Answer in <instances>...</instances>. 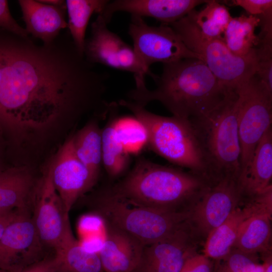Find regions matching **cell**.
I'll list each match as a JSON object with an SVG mask.
<instances>
[{
    "instance_id": "1",
    "label": "cell",
    "mask_w": 272,
    "mask_h": 272,
    "mask_svg": "<svg viewBox=\"0 0 272 272\" xmlns=\"http://www.w3.org/2000/svg\"><path fill=\"white\" fill-rule=\"evenodd\" d=\"M134 79L135 87L127 95L129 100L145 107L159 101L173 116L189 121L212 111L230 92L197 58L163 64L161 75L153 78L156 88L152 90L147 88L145 78L135 76Z\"/></svg>"
},
{
    "instance_id": "2",
    "label": "cell",
    "mask_w": 272,
    "mask_h": 272,
    "mask_svg": "<svg viewBox=\"0 0 272 272\" xmlns=\"http://www.w3.org/2000/svg\"><path fill=\"white\" fill-rule=\"evenodd\" d=\"M211 180L191 172H186L140 158L132 169L111 186L127 201L155 209L184 212Z\"/></svg>"
},
{
    "instance_id": "3",
    "label": "cell",
    "mask_w": 272,
    "mask_h": 272,
    "mask_svg": "<svg viewBox=\"0 0 272 272\" xmlns=\"http://www.w3.org/2000/svg\"><path fill=\"white\" fill-rule=\"evenodd\" d=\"M117 103L129 110L142 124L147 143L155 153L193 173L211 179L203 149L189 120L156 114L129 100L121 99Z\"/></svg>"
},
{
    "instance_id": "4",
    "label": "cell",
    "mask_w": 272,
    "mask_h": 272,
    "mask_svg": "<svg viewBox=\"0 0 272 272\" xmlns=\"http://www.w3.org/2000/svg\"><path fill=\"white\" fill-rule=\"evenodd\" d=\"M238 94L229 92L212 111L189 121L203 149L213 179L239 174L241 148L238 133Z\"/></svg>"
},
{
    "instance_id": "5",
    "label": "cell",
    "mask_w": 272,
    "mask_h": 272,
    "mask_svg": "<svg viewBox=\"0 0 272 272\" xmlns=\"http://www.w3.org/2000/svg\"><path fill=\"white\" fill-rule=\"evenodd\" d=\"M96 208L106 224L126 233L144 246L188 226L186 212L161 210L131 203L116 194L111 186L98 194Z\"/></svg>"
},
{
    "instance_id": "6",
    "label": "cell",
    "mask_w": 272,
    "mask_h": 272,
    "mask_svg": "<svg viewBox=\"0 0 272 272\" xmlns=\"http://www.w3.org/2000/svg\"><path fill=\"white\" fill-rule=\"evenodd\" d=\"M186 46L198 55L222 85L236 91L255 75L256 50L245 56L234 54L223 40L202 36L186 16L169 24Z\"/></svg>"
},
{
    "instance_id": "7",
    "label": "cell",
    "mask_w": 272,
    "mask_h": 272,
    "mask_svg": "<svg viewBox=\"0 0 272 272\" xmlns=\"http://www.w3.org/2000/svg\"><path fill=\"white\" fill-rule=\"evenodd\" d=\"M237 91L241 171L249 162L264 133L271 126L272 93L255 74Z\"/></svg>"
},
{
    "instance_id": "8",
    "label": "cell",
    "mask_w": 272,
    "mask_h": 272,
    "mask_svg": "<svg viewBox=\"0 0 272 272\" xmlns=\"http://www.w3.org/2000/svg\"><path fill=\"white\" fill-rule=\"evenodd\" d=\"M128 33L138 58L148 71L156 62L163 64L186 58L201 60L198 55L186 46L169 25L150 26L143 18L131 16Z\"/></svg>"
},
{
    "instance_id": "9",
    "label": "cell",
    "mask_w": 272,
    "mask_h": 272,
    "mask_svg": "<svg viewBox=\"0 0 272 272\" xmlns=\"http://www.w3.org/2000/svg\"><path fill=\"white\" fill-rule=\"evenodd\" d=\"M242 200L235 178L212 180L188 206L187 223L207 236L229 218Z\"/></svg>"
},
{
    "instance_id": "10",
    "label": "cell",
    "mask_w": 272,
    "mask_h": 272,
    "mask_svg": "<svg viewBox=\"0 0 272 272\" xmlns=\"http://www.w3.org/2000/svg\"><path fill=\"white\" fill-rule=\"evenodd\" d=\"M108 24L100 15L92 23L89 37L86 39L84 56L93 64L132 73L134 75L152 78L155 76L140 61L132 46L124 42L107 27Z\"/></svg>"
},
{
    "instance_id": "11",
    "label": "cell",
    "mask_w": 272,
    "mask_h": 272,
    "mask_svg": "<svg viewBox=\"0 0 272 272\" xmlns=\"http://www.w3.org/2000/svg\"><path fill=\"white\" fill-rule=\"evenodd\" d=\"M52 162L38 180L35 189L33 221L43 244L55 248L71 226L69 213L53 185Z\"/></svg>"
},
{
    "instance_id": "12",
    "label": "cell",
    "mask_w": 272,
    "mask_h": 272,
    "mask_svg": "<svg viewBox=\"0 0 272 272\" xmlns=\"http://www.w3.org/2000/svg\"><path fill=\"white\" fill-rule=\"evenodd\" d=\"M42 245L29 213L22 214L0 238V269L20 272L41 259Z\"/></svg>"
},
{
    "instance_id": "13",
    "label": "cell",
    "mask_w": 272,
    "mask_h": 272,
    "mask_svg": "<svg viewBox=\"0 0 272 272\" xmlns=\"http://www.w3.org/2000/svg\"><path fill=\"white\" fill-rule=\"evenodd\" d=\"M52 178L55 188L69 213L78 199L97 182L77 157L72 137L64 143L52 161Z\"/></svg>"
},
{
    "instance_id": "14",
    "label": "cell",
    "mask_w": 272,
    "mask_h": 272,
    "mask_svg": "<svg viewBox=\"0 0 272 272\" xmlns=\"http://www.w3.org/2000/svg\"><path fill=\"white\" fill-rule=\"evenodd\" d=\"M249 198L252 210L240 225L233 248L250 254L267 253L271 238L272 185Z\"/></svg>"
},
{
    "instance_id": "15",
    "label": "cell",
    "mask_w": 272,
    "mask_h": 272,
    "mask_svg": "<svg viewBox=\"0 0 272 272\" xmlns=\"http://www.w3.org/2000/svg\"><path fill=\"white\" fill-rule=\"evenodd\" d=\"M189 227L144 247L133 272H180L187 257L194 254Z\"/></svg>"
},
{
    "instance_id": "16",
    "label": "cell",
    "mask_w": 272,
    "mask_h": 272,
    "mask_svg": "<svg viewBox=\"0 0 272 272\" xmlns=\"http://www.w3.org/2000/svg\"><path fill=\"white\" fill-rule=\"evenodd\" d=\"M208 1L202 0H115L109 1L100 15L108 24L113 14L124 12L143 18H154L169 25L187 15Z\"/></svg>"
},
{
    "instance_id": "17",
    "label": "cell",
    "mask_w": 272,
    "mask_h": 272,
    "mask_svg": "<svg viewBox=\"0 0 272 272\" xmlns=\"http://www.w3.org/2000/svg\"><path fill=\"white\" fill-rule=\"evenodd\" d=\"M145 246L126 233L106 224L105 239L98 253L106 272H133Z\"/></svg>"
},
{
    "instance_id": "18",
    "label": "cell",
    "mask_w": 272,
    "mask_h": 272,
    "mask_svg": "<svg viewBox=\"0 0 272 272\" xmlns=\"http://www.w3.org/2000/svg\"><path fill=\"white\" fill-rule=\"evenodd\" d=\"M272 178V128L264 133L246 166L237 178L242 198L261 193L269 186Z\"/></svg>"
},
{
    "instance_id": "19",
    "label": "cell",
    "mask_w": 272,
    "mask_h": 272,
    "mask_svg": "<svg viewBox=\"0 0 272 272\" xmlns=\"http://www.w3.org/2000/svg\"><path fill=\"white\" fill-rule=\"evenodd\" d=\"M25 29L33 37L48 44L67 27L65 20L66 6L45 4L38 0H19Z\"/></svg>"
},
{
    "instance_id": "20",
    "label": "cell",
    "mask_w": 272,
    "mask_h": 272,
    "mask_svg": "<svg viewBox=\"0 0 272 272\" xmlns=\"http://www.w3.org/2000/svg\"><path fill=\"white\" fill-rule=\"evenodd\" d=\"M37 182L26 167H10L0 172V212H29Z\"/></svg>"
},
{
    "instance_id": "21",
    "label": "cell",
    "mask_w": 272,
    "mask_h": 272,
    "mask_svg": "<svg viewBox=\"0 0 272 272\" xmlns=\"http://www.w3.org/2000/svg\"><path fill=\"white\" fill-rule=\"evenodd\" d=\"M54 249L55 272H101L103 270L98 254L85 249L74 237L71 226Z\"/></svg>"
},
{
    "instance_id": "22",
    "label": "cell",
    "mask_w": 272,
    "mask_h": 272,
    "mask_svg": "<svg viewBox=\"0 0 272 272\" xmlns=\"http://www.w3.org/2000/svg\"><path fill=\"white\" fill-rule=\"evenodd\" d=\"M118 107L116 102H111L108 120L102 129V162L107 173L112 178L123 175L130 164L129 153L116 128Z\"/></svg>"
},
{
    "instance_id": "23",
    "label": "cell",
    "mask_w": 272,
    "mask_h": 272,
    "mask_svg": "<svg viewBox=\"0 0 272 272\" xmlns=\"http://www.w3.org/2000/svg\"><path fill=\"white\" fill-rule=\"evenodd\" d=\"M244 200L246 201L242 207L240 205L224 222L207 235L202 254L209 258L220 260L233 249L240 225L252 210L250 199Z\"/></svg>"
},
{
    "instance_id": "24",
    "label": "cell",
    "mask_w": 272,
    "mask_h": 272,
    "mask_svg": "<svg viewBox=\"0 0 272 272\" xmlns=\"http://www.w3.org/2000/svg\"><path fill=\"white\" fill-rule=\"evenodd\" d=\"M75 154L97 181L102 162V129L95 120L90 121L72 137Z\"/></svg>"
},
{
    "instance_id": "25",
    "label": "cell",
    "mask_w": 272,
    "mask_h": 272,
    "mask_svg": "<svg viewBox=\"0 0 272 272\" xmlns=\"http://www.w3.org/2000/svg\"><path fill=\"white\" fill-rule=\"evenodd\" d=\"M260 23L258 17L252 15L232 18L224 32L223 41L234 54L245 56L254 51L260 42L255 33Z\"/></svg>"
},
{
    "instance_id": "26",
    "label": "cell",
    "mask_w": 272,
    "mask_h": 272,
    "mask_svg": "<svg viewBox=\"0 0 272 272\" xmlns=\"http://www.w3.org/2000/svg\"><path fill=\"white\" fill-rule=\"evenodd\" d=\"M110 1L66 0L67 28L78 51L84 55L85 35L89 20L94 13L101 14Z\"/></svg>"
},
{
    "instance_id": "27",
    "label": "cell",
    "mask_w": 272,
    "mask_h": 272,
    "mask_svg": "<svg viewBox=\"0 0 272 272\" xmlns=\"http://www.w3.org/2000/svg\"><path fill=\"white\" fill-rule=\"evenodd\" d=\"M186 16L204 37L222 40L232 18L225 6L213 0L209 1L200 10L194 9Z\"/></svg>"
},
{
    "instance_id": "28",
    "label": "cell",
    "mask_w": 272,
    "mask_h": 272,
    "mask_svg": "<svg viewBox=\"0 0 272 272\" xmlns=\"http://www.w3.org/2000/svg\"><path fill=\"white\" fill-rule=\"evenodd\" d=\"M232 5L239 6L252 15L258 17L260 20L271 19V0H234Z\"/></svg>"
},
{
    "instance_id": "29",
    "label": "cell",
    "mask_w": 272,
    "mask_h": 272,
    "mask_svg": "<svg viewBox=\"0 0 272 272\" xmlns=\"http://www.w3.org/2000/svg\"><path fill=\"white\" fill-rule=\"evenodd\" d=\"M0 28L23 37H29V34L26 30L21 27L12 17L8 2L5 0H0Z\"/></svg>"
},
{
    "instance_id": "30",
    "label": "cell",
    "mask_w": 272,
    "mask_h": 272,
    "mask_svg": "<svg viewBox=\"0 0 272 272\" xmlns=\"http://www.w3.org/2000/svg\"><path fill=\"white\" fill-rule=\"evenodd\" d=\"M180 272H213L210 258L201 254H193L185 260Z\"/></svg>"
},
{
    "instance_id": "31",
    "label": "cell",
    "mask_w": 272,
    "mask_h": 272,
    "mask_svg": "<svg viewBox=\"0 0 272 272\" xmlns=\"http://www.w3.org/2000/svg\"><path fill=\"white\" fill-rule=\"evenodd\" d=\"M54 257H45L27 266L20 272H55Z\"/></svg>"
},
{
    "instance_id": "32",
    "label": "cell",
    "mask_w": 272,
    "mask_h": 272,
    "mask_svg": "<svg viewBox=\"0 0 272 272\" xmlns=\"http://www.w3.org/2000/svg\"><path fill=\"white\" fill-rule=\"evenodd\" d=\"M29 213L19 210L0 212V238L8 226L22 214Z\"/></svg>"
},
{
    "instance_id": "33",
    "label": "cell",
    "mask_w": 272,
    "mask_h": 272,
    "mask_svg": "<svg viewBox=\"0 0 272 272\" xmlns=\"http://www.w3.org/2000/svg\"><path fill=\"white\" fill-rule=\"evenodd\" d=\"M40 2L54 6L65 7V1L62 0H38Z\"/></svg>"
},
{
    "instance_id": "34",
    "label": "cell",
    "mask_w": 272,
    "mask_h": 272,
    "mask_svg": "<svg viewBox=\"0 0 272 272\" xmlns=\"http://www.w3.org/2000/svg\"><path fill=\"white\" fill-rule=\"evenodd\" d=\"M1 131H3V129L2 128V127L0 126V132ZM1 152V151H0ZM1 153H0V172L2 171L3 170L7 169V168L8 167H6L4 166L3 164V162H2V159H1Z\"/></svg>"
},
{
    "instance_id": "35",
    "label": "cell",
    "mask_w": 272,
    "mask_h": 272,
    "mask_svg": "<svg viewBox=\"0 0 272 272\" xmlns=\"http://www.w3.org/2000/svg\"><path fill=\"white\" fill-rule=\"evenodd\" d=\"M253 272H263L262 265L258 264Z\"/></svg>"
},
{
    "instance_id": "36",
    "label": "cell",
    "mask_w": 272,
    "mask_h": 272,
    "mask_svg": "<svg viewBox=\"0 0 272 272\" xmlns=\"http://www.w3.org/2000/svg\"><path fill=\"white\" fill-rule=\"evenodd\" d=\"M256 266L255 268H253V269H252L251 270H248V271H244V272H253L254 271L255 269L256 268ZM216 272H226V271H222L216 270Z\"/></svg>"
},
{
    "instance_id": "37",
    "label": "cell",
    "mask_w": 272,
    "mask_h": 272,
    "mask_svg": "<svg viewBox=\"0 0 272 272\" xmlns=\"http://www.w3.org/2000/svg\"><path fill=\"white\" fill-rule=\"evenodd\" d=\"M0 272H8V271H6V270H3V269H0Z\"/></svg>"
}]
</instances>
